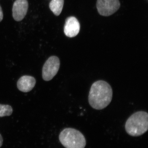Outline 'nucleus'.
Instances as JSON below:
<instances>
[{
    "label": "nucleus",
    "instance_id": "obj_1",
    "mask_svg": "<svg viewBox=\"0 0 148 148\" xmlns=\"http://www.w3.org/2000/svg\"><path fill=\"white\" fill-rule=\"evenodd\" d=\"M113 91L108 83L105 81H97L90 87L88 100L90 106L96 110L105 109L112 101Z\"/></svg>",
    "mask_w": 148,
    "mask_h": 148
},
{
    "label": "nucleus",
    "instance_id": "obj_2",
    "mask_svg": "<svg viewBox=\"0 0 148 148\" xmlns=\"http://www.w3.org/2000/svg\"><path fill=\"white\" fill-rule=\"evenodd\" d=\"M125 130L128 135L138 137L145 134L148 129V114L138 111L128 118L125 123Z\"/></svg>",
    "mask_w": 148,
    "mask_h": 148
},
{
    "label": "nucleus",
    "instance_id": "obj_3",
    "mask_svg": "<svg viewBox=\"0 0 148 148\" xmlns=\"http://www.w3.org/2000/svg\"><path fill=\"white\" fill-rule=\"evenodd\" d=\"M60 143L66 148H84L86 140L84 135L75 128H66L59 135Z\"/></svg>",
    "mask_w": 148,
    "mask_h": 148
},
{
    "label": "nucleus",
    "instance_id": "obj_4",
    "mask_svg": "<svg viewBox=\"0 0 148 148\" xmlns=\"http://www.w3.org/2000/svg\"><path fill=\"white\" fill-rule=\"evenodd\" d=\"M60 66V60L57 56H50L43 66V79L46 81L51 80L58 73Z\"/></svg>",
    "mask_w": 148,
    "mask_h": 148
},
{
    "label": "nucleus",
    "instance_id": "obj_5",
    "mask_svg": "<svg viewBox=\"0 0 148 148\" xmlns=\"http://www.w3.org/2000/svg\"><path fill=\"white\" fill-rule=\"evenodd\" d=\"M96 5L101 15L109 16L118 10L120 3L119 0H98Z\"/></svg>",
    "mask_w": 148,
    "mask_h": 148
},
{
    "label": "nucleus",
    "instance_id": "obj_6",
    "mask_svg": "<svg viewBox=\"0 0 148 148\" xmlns=\"http://www.w3.org/2000/svg\"><path fill=\"white\" fill-rule=\"evenodd\" d=\"M29 8L27 0H16L12 8V16L17 21L23 20Z\"/></svg>",
    "mask_w": 148,
    "mask_h": 148
},
{
    "label": "nucleus",
    "instance_id": "obj_7",
    "mask_svg": "<svg viewBox=\"0 0 148 148\" xmlns=\"http://www.w3.org/2000/svg\"><path fill=\"white\" fill-rule=\"evenodd\" d=\"M80 24L75 17L71 16L66 19L64 27V32L67 36L73 38L76 36L79 33Z\"/></svg>",
    "mask_w": 148,
    "mask_h": 148
},
{
    "label": "nucleus",
    "instance_id": "obj_8",
    "mask_svg": "<svg viewBox=\"0 0 148 148\" xmlns=\"http://www.w3.org/2000/svg\"><path fill=\"white\" fill-rule=\"evenodd\" d=\"M36 84V80L34 77L24 75L18 79L17 86L18 90L21 92H29L34 88Z\"/></svg>",
    "mask_w": 148,
    "mask_h": 148
},
{
    "label": "nucleus",
    "instance_id": "obj_9",
    "mask_svg": "<svg viewBox=\"0 0 148 148\" xmlns=\"http://www.w3.org/2000/svg\"><path fill=\"white\" fill-rule=\"evenodd\" d=\"M64 0H52L49 3L51 10L56 16L60 15L63 9Z\"/></svg>",
    "mask_w": 148,
    "mask_h": 148
},
{
    "label": "nucleus",
    "instance_id": "obj_10",
    "mask_svg": "<svg viewBox=\"0 0 148 148\" xmlns=\"http://www.w3.org/2000/svg\"><path fill=\"white\" fill-rule=\"evenodd\" d=\"M13 109L11 106L8 105L0 104V117L10 116L12 113Z\"/></svg>",
    "mask_w": 148,
    "mask_h": 148
},
{
    "label": "nucleus",
    "instance_id": "obj_11",
    "mask_svg": "<svg viewBox=\"0 0 148 148\" xmlns=\"http://www.w3.org/2000/svg\"><path fill=\"white\" fill-rule=\"evenodd\" d=\"M3 15L2 9L0 5V22L3 20Z\"/></svg>",
    "mask_w": 148,
    "mask_h": 148
},
{
    "label": "nucleus",
    "instance_id": "obj_12",
    "mask_svg": "<svg viewBox=\"0 0 148 148\" xmlns=\"http://www.w3.org/2000/svg\"><path fill=\"white\" fill-rule=\"evenodd\" d=\"M3 139L2 136L0 134V148L1 147L2 145H3Z\"/></svg>",
    "mask_w": 148,
    "mask_h": 148
}]
</instances>
